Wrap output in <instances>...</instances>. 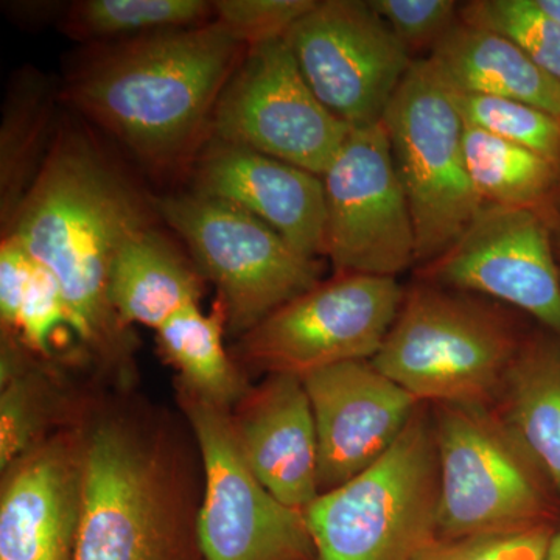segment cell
<instances>
[{
	"label": "cell",
	"instance_id": "1",
	"mask_svg": "<svg viewBox=\"0 0 560 560\" xmlns=\"http://www.w3.org/2000/svg\"><path fill=\"white\" fill-rule=\"evenodd\" d=\"M246 47L219 21L94 44L58 97L154 176L190 172Z\"/></svg>",
	"mask_w": 560,
	"mask_h": 560
},
{
	"label": "cell",
	"instance_id": "2",
	"mask_svg": "<svg viewBox=\"0 0 560 560\" xmlns=\"http://www.w3.org/2000/svg\"><path fill=\"white\" fill-rule=\"evenodd\" d=\"M154 219L153 198L90 125L60 117L46 161L2 235H14L57 279L80 340L105 359H120L131 340L110 305V268L125 241Z\"/></svg>",
	"mask_w": 560,
	"mask_h": 560
},
{
	"label": "cell",
	"instance_id": "3",
	"mask_svg": "<svg viewBox=\"0 0 560 560\" xmlns=\"http://www.w3.org/2000/svg\"><path fill=\"white\" fill-rule=\"evenodd\" d=\"M526 334L506 308L416 279L371 361L420 404L493 408Z\"/></svg>",
	"mask_w": 560,
	"mask_h": 560
},
{
	"label": "cell",
	"instance_id": "4",
	"mask_svg": "<svg viewBox=\"0 0 560 560\" xmlns=\"http://www.w3.org/2000/svg\"><path fill=\"white\" fill-rule=\"evenodd\" d=\"M440 467L422 404L381 459L304 511L318 560H412L438 539Z\"/></svg>",
	"mask_w": 560,
	"mask_h": 560
},
{
	"label": "cell",
	"instance_id": "5",
	"mask_svg": "<svg viewBox=\"0 0 560 560\" xmlns=\"http://www.w3.org/2000/svg\"><path fill=\"white\" fill-rule=\"evenodd\" d=\"M430 410L440 467L438 539L560 528L555 490L492 408Z\"/></svg>",
	"mask_w": 560,
	"mask_h": 560
},
{
	"label": "cell",
	"instance_id": "6",
	"mask_svg": "<svg viewBox=\"0 0 560 560\" xmlns=\"http://www.w3.org/2000/svg\"><path fill=\"white\" fill-rule=\"evenodd\" d=\"M458 94L436 62L418 58L383 116L415 224L416 268L451 248L485 206L467 167Z\"/></svg>",
	"mask_w": 560,
	"mask_h": 560
},
{
	"label": "cell",
	"instance_id": "7",
	"mask_svg": "<svg viewBox=\"0 0 560 560\" xmlns=\"http://www.w3.org/2000/svg\"><path fill=\"white\" fill-rule=\"evenodd\" d=\"M186 504L167 456L116 420L83 444L72 560H183Z\"/></svg>",
	"mask_w": 560,
	"mask_h": 560
},
{
	"label": "cell",
	"instance_id": "8",
	"mask_svg": "<svg viewBox=\"0 0 560 560\" xmlns=\"http://www.w3.org/2000/svg\"><path fill=\"white\" fill-rule=\"evenodd\" d=\"M161 220L215 285L226 329L243 335L320 282L323 261L305 256L264 221L195 191L153 198Z\"/></svg>",
	"mask_w": 560,
	"mask_h": 560
},
{
	"label": "cell",
	"instance_id": "9",
	"mask_svg": "<svg viewBox=\"0 0 560 560\" xmlns=\"http://www.w3.org/2000/svg\"><path fill=\"white\" fill-rule=\"evenodd\" d=\"M404 296L396 278L335 272L246 331L238 359L256 370L298 377L346 361L372 360Z\"/></svg>",
	"mask_w": 560,
	"mask_h": 560
},
{
	"label": "cell",
	"instance_id": "10",
	"mask_svg": "<svg viewBox=\"0 0 560 560\" xmlns=\"http://www.w3.org/2000/svg\"><path fill=\"white\" fill-rule=\"evenodd\" d=\"M205 464L198 547L205 560H315L304 511L280 503L250 470L226 408L180 388Z\"/></svg>",
	"mask_w": 560,
	"mask_h": 560
},
{
	"label": "cell",
	"instance_id": "11",
	"mask_svg": "<svg viewBox=\"0 0 560 560\" xmlns=\"http://www.w3.org/2000/svg\"><path fill=\"white\" fill-rule=\"evenodd\" d=\"M350 130L316 97L280 39L246 49L213 110L210 139L323 178Z\"/></svg>",
	"mask_w": 560,
	"mask_h": 560
},
{
	"label": "cell",
	"instance_id": "12",
	"mask_svg": "<svg viewBox=\"0 0 560 560\" xmlns=\"http://www.w3.org/2000/svg\"><path fill=\"white\" fill-rule=\"evenodd\" d=\"M335 272L396 278L416 268V234L385 124L352 128L323 176Z\"/></svg>",
	"mask_w": 560,
	"mask_h": 560
},
{
	"label": "cell",
	"instance_id": "13",
	"mask_svg": "<svg viewBox=\"0 0 560 560\" xmlns=\"http://www.w3.org/2000/svg\"><path fill=\"white\" fill-rule=\"evenodd\" d=\"M283 40L316 97L350 128L383 120L416 61L363 0H318Z\"/></svg>",
	"mask_w": 560,
	"mask_h": 560
},
{
	"label": "cell",
	"instance_id": "14",
	"mask_svg": "<svg viewBox=\"0 0 560 560\" xmlns=\"http://www.w3.org/2000/svg\"><path fill=\"white\" fill-rule=\"evenodd\" d=\"M416 279L512 305L560 337V265L539 213L482 206L451 248L416 268Z\"/></svg>",
	"mask_w": 560,
	"mask_h": 560
},
{
	"label": "cell",
	"instance_id": "15",
	"mask_svg": "<svg viewBox=\"0 0 560 560\" xmlns=\"http://www.w3.org/2000/svg\"><path fill=\"white\" fill-rule=\"evenodd\" d=\"M301 378L318 438L319 495L381 459L422 405L371 360L346 361Z\"/></svg>",
	"mask_w": 560,
	"mask_h": 560
},
{
	"label": "cell",
	"instance_id": "16",
	"mask_svg": "<svg viewBox=\"0 0 560 560\" xmlns=\"http://www.w3.org/2000/svg\"><path fill=\"white\" fill-rule=\"evenodd\" d=\"M191 191L237 206L308 257H326L323 178L300 167L209 139L190 168Z\"/></svg>",
	"mask_w": 560,
	"mask_h": 560
},
{
	"label": "cell",
	"instance_id": "17",
	"mask_svg": "<svg viewBox=\"0 0 560 560\" xmlns=\"http://www.w3.org/2000/svg\"><path fill=\"white\" fill-rule=\"evenodd\" d=\"M83 504V445L58 438L13 464L0 499V560H72Z\"/></svg>",
	"mask_w": 560,
	"mask_h": 560
},
{
	"label": "cell",
	"instance_id": "18",
	"mask_svg": "<svg viewBox=\"0 0 560 560\" xmlns=\"http://www.w3.org/2000/svg\"><path fill=\"white\" fill-rule=\"evenodd\" d=\"M232 422L257 480L285 506L307 510L319 497L318 438L302 378L271 374Z\"/></svg>",
	"mask_w": 560,
	"mask_h": 560
},
{
	"label": "cell",
	"instance_id": "19",
	"mask_svg": "<svg viewBox=\"0 0 560 560\" xmlns=\"http://www.w3.org/2000/svg\"><path fill=\"white\" fill-rule=\"evenodd\" d=\"M539 466L560 504V337L528 331L492 408Z\"/></svg>",
	"mask_w": 560,
	"mask_h": 560
},
{
	"label": "cell",
	"instance_id": "20",
	"mask_svg": "<svg viewBox=\"0 0 560 560\" xmlns=\"http://www.w3.org/2000/svg\"><path fill=\"white\" fill-rule=\"evenodd\" d=\"M205 280L153 224L120 246L110 268L109 301L125 327L140 324L158 330L176 312L200 305Z\"/></svg>",
	"mask_w": 560,
	"mask_h": 560
},
{
	"label": "cell",
	"instance_id": "21",
	"mask_svg": "<svg viewBox=\"0 0 560 560\" xmlns=\"http://www.w3.org/2000/svg\"><path fill=\"white\" fill-rule=\"evenodd\" d=\"M430 58L460 94L526 103L560 119L559 81L499 33L458 21Z\"/></svg>",
	"mask_w": 560,
	"mask_h": 560
},
{
	"label": "cell",
	"instance_id": "22",
	"mask_svg": "<svg viewBox=\"0 0 560 560\" xmlns=\"http://www.w3.org/2000/svg\"><path fill=\"white\" fill-rule=\"evenodd\" d=\"M57 91L36 69H22L11 80L0 127V223L9 231L22 200L36 179L55 130Z\"/></svg>",
	"mask_w": 560,
	"mask_h": 560
},
{
	"label": "cell",
	"instance_id": "23",
	"mask_svg": "<svg viewBox=\"0 0 560 560\" xmlns=\"http://www.w3.org/2000/svg\"><path fill=\"white\" fill-rule=\"evenodd\" d=\"M464 150L475 189L485 205L560 213V164L466 124Z\"/></svg>",
	"mask_w": 560,
	"mask_h": 560
},
{
	"label": "cell",
	"instance_id": "24",
	"mask_svg": "<svg viewBox=\"0 0 560 560\" xmlns=\"http://www.w3.org/2000/svg\"><path fill=\"white\" fill-rule=\"evenodd\" d=\"M224 330L226 316L217 301L208 315L189 305L156 330L158 348L179 372L183 389L221 408L243 396L241 374L224 350Z\"/></svg>",
	"mask_w": 560,
	"mask_h": 560
},
{
	"label": "cell",
	"instance_id": "25",
	"mask_svg": "<svg viewBox=\"0 0 560 560\" xmlns=\"http://www.w3.org/2000/svg\"><path fill=\"white\" fill-rule=\"evenodd\" d=\"M212 20V2L205 0H79L66 10L61 31L69 38L94 46Z\"/></svg>",
	"mask_w": 560,
	"mask_h": 560
},
{
	"label": "cell",
	"instance_id": "26",
	"mask_svg": "<svg viewBox=\"0 0 560 560\" xmlns=\"http://www.w3.org/2000/svg\"><path fill=\"white\" fill-rule=\"evenodd\" d=\"M459 21L511 39L560 83V25L534 0H471L460 7Z\"/></svg>",
	"mask_w": 560,
	"mask_h": 560
},
{
	"label": "cell",
	"instance_id": "27",
	"mask_svg": "<svg viewBox=\"0 0 560 560\" xmlns=\"http://www.w3.org/2000/svg\"><path fill=\"white\" fill-rule=\"evenodd\" d=\"M459 92V91H458ZM464 121L560 164V119L504 98L458 94Z\"/></svg>",
	"mask_w": 560,
	"mask_h": 560
},
{
	"label": "cell",
	"instance_id": "28",
	"mask_svg": "<svg viewBox=\"0 0 560 560\" xmlns=\"http://www.w3.org/2000/svg\"><path fill=\"white\" fill-rule=\"evenodd\" d=\"M318 0H217L213 20L246 49L285 39Z\"/></svg>",
	"mask_w": 560,
	"mask_h": 560
},
{
	"label": "cell",
	"instance_id": "29",
	"mask_svg": "<svg viewBox=\"0 0 560 560\" xmlns=\"http://www.w3.org/2000/svg\"><path fill=\"white\" fill-rule=\"evenodd\" d=\"M370 5L415 60L423 51L430 57L459 21L455 0H370Z\"/></svg>",
	"mask_w": 560,
	"mask_h": 560
},
{
	"label": "cell",
	"instance_id": "30",
	"mask_svg": "<svg viewBox=\"0 0 560 560\" xmlns=\"http://www.w3.org/2000/svg\"><path fill=\"white\" fill-rule=\"evenodd\" d=\"M558 529L541 526L463 539H434L412 560H547Z\"/></svg>",
	"mask_w": 560,
	"mask_h": 560
},
{
	"label": "cell",
	"instance_id": "31",
	"mask_svg": "<svg viewBox=\"0 0 560 560\" xmlns=\"http://www.w3.org/2000/svg\"><path fill=\"white\" fill-rule=\"evenodd\" d=\"M40 401L32 378L20 371L2 382L0 400V466L9 470L31 452L40 427ZM35 448V447H33Z\"/></svg>",
	"mask_w": 560,
	"mask_h": 560
},
{
	"label": "cell",
	"instance_id": "32",
	"mask_svg": "<svg viewBox=\"0 0 560 560\" xmlns=\"http://www.w3.org/2000/svg\"><path fill=\"white\" fill-rule=\"evenodd\" d=\"M62 324L70 326L68 305L60 285L46 268L36 264L35 275L22 301L16 331L25 345L46 352L55 330Z\"/></svg>",
	"mask_w": 560,
	"mask_h": 560
},
{
	"label": "cell",
	"instance_id": "33",
	"mask_svg": "<svg viewBox=\"0 0 560 560\" xmlns=\"http://www.w3.org/2000/svg\"><path fill=\"white\" fill-rule=\"evenodd\" d=\"M36 261L14 235H2L0 243V320L3 334L16 331L22 301L27 293Z\"/></svg>",
	"mask_w": 560,
	"mask_h": 560
},
{
	"label": "cell",
	"instance_id": "34",
	"mask_svg": "<svg viewBox=\"0 0 560 560\" xmlns=\"http://www.w3.org/2000/svg\"><path fill=\"white\" fill-rule=\"evenodd\" d=\"M534 2L545 16L560 25V0H534Z\"/></svg>",
	"mask_w": 560,
	"mask_h": 560
},
{
	"label": "cell",
	"instance_id": "35",
	"mask_svg": "<svg viewBox=\"0 0 560 560\" xmlns=\"http://www.w3.org/2000/svg\"><path fill=\"white\" fill-rule=\"evenodd\" d=\"M551 228L552 248H555L556 259L560 265V213H555L548 219Z\"/></svg>",
	"mask_w": 560,
	"mask_h": 560
},
{
	"label": "cell",
	"instance_id": "36",
	"mask_svg": "<svg viewBox=\"0 0 560 560\" xmlns=\"http://www.w3.org/2000/svg\"><path fill=\"white\" fill-rule=\"evenodd\" d=\"M547 560H560V529L556 530L552 536Z\"/></svg>",
	"mask_w": 560,
	"mask_h": 560
}]
</instances>
